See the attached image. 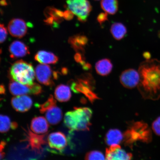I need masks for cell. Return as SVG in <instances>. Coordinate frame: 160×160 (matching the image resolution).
<instances>
[{
    "instance_id": "cell-10",
    "label": "cell",
    "mask_w": 160,
    "mask_h": 160,
    "mask_svg": "<svg viewBox=\"0 0 160 160\" xmlns=\"http://www.w3.org/2000/svg\"><path fill=\"white\" fill-rule=\"evenodd\" d=\"M140 81L139 72L133 69L125 70L120 76L121 84L126 88L132 89L138 85Z\"/></svg>"
},
{
    "instance_id": "cell-17",
    "label": "cell",
    "mask_w": 160,
    "mask_h": 160,
    "mask_svg": "<svg viewBox=\"0 0 160 160\" xmlns=\"http://www.w3.org/2000/svg\"><path fill=\"white\" fill-rule=\"evenodd\" d=\"M49 127L47 120L43 117L33 118L31 121V129L34 133L38 134L47 133Z\"/></svg>"
},
{
    "instance_id": "cell-8",
    "label": "cell",
    "mask_w": 160,
    "mask_h": 160,
    "mask_svg": "<svg viewBox=\"0 0 160 160\" xmlns=\"http://www.w3.org/2000/svg\"><path fill=\"white\" fill-rule=\"evenodd\" d=\"M9 90L12 95L16 96L28 94L39 95L42 93V88L38 84L35 83L29 85L12 81L9 83Z\"/></svg>"
},
{
    "instance_id": "cell-4",
    "label": "cell",
    "mask_w": 160,
    "mask_h": 160,
    "mask_svg": "<svg viewBox=\"0 0 160 160\" xmlns=\"http://www.w3.org/2000/svg\"><path fill=\"white\" fill-rule=\"evenodd\" d=\"M10 75L14 81L23 85L34 83L35 72L31 64L23 60L16 62L10 68Z\"/></svg>"
},
{
    "instance_id": "cell-24",
    "label": "cell",
    "mask_w": 160,
    "mask_h": 160,
    "mask_svg": "<svg viewBox=\"0 0 160 160\" xmlns=\"http://www.w3.org/2000/svg\"><path fill=\"white\" fill-rule=\"evenodd\" d=\"M101 7L106 13L114 15L118 9V2L117 0H102Z\"/></svg>"
},
{
    "instance_id": "cell-14",
    "label": "cell",
    "mask_w": 160,
    "mask_h": 160,
    "mask_svg": "<svg viewBox=\"0 0 160 160\" xmlns=\"http://www.w3.org/2000/svg\"><path fill=\"white\" fill-rule=\"evenodd\" d=\"M11 103L14 109L20 112H25L29 111L32 105V99L27 95L13 97L11 100Z\"/></svg>"
},
{
    "instance_id": "cell-15",
    "label": "cell",
    "mask_w": 160,
    "mask_h": 160,
    "mask_svg": "<svg viewBox=\"0 0 160 160\" xmlns=\"http://www.w3.org/2000/svg\"><path fill=\"white\" fill-rule=\"evenodd\" d=\"M9 50L10 57L13 59L24 57L30 53L27 46L18 41L13 42L10 45Z\"/></svg>"
},
{
    "instance_id": "cell-25",
    "label": "cell",
    "mask_w": 160,
    "mask_h": 160,
    "mask_svg": "<svg viewBox=\"0 0 160 160\" xmlns=\"http://www.w3.org/2000/svg\"><path fill=\"white\" fill-rule=\"evenodd\" d=\"M18 127V124L16 122H11L9 118L7 116L1 115V126L0 131L1 133L7 132L11 129H15Z\"/></svg>"
},
{
    "instance_id": "cell-27",
    "label": "cell",
    "mask_w": 160,
    "mask_h": 160,
    "mask_svg": "<svg viewBox=\"0 0 160 160\" xmlns=\"http://www.w3.org/2000/svg\"><path fill=\"white\" fill-rule=\"evenodd\" d=\"M85 160H106L105 157L101 152L92 151L86 154Z\"/></svg>"
},
{
    "instance_id": "cell-22",
    "label": "cell",
    "mask_w": 160,
    "mask_h": 160,
    "mask_svg": "<svg viewBox=\"0 0 160 160\" xmlns=\"http://www.w3.org/2000/svg\"><path fill=\"white\" fill-rule=\"evenodd\" d=\"M56 99L60 102L69 101L71 97L70 88L68 86L61 84L56 88L55 91Z\"/></svg>"
},
{
    "instance_id": "cell-7",
    "label": "cell",
    "mask_w": 160,
    "mask_h": 160,
    "mask_svg": "<svg viewBox=\"0 0 160 160\" xmlns=\"http://www.w3.org/2000/svg\"><path fill=\"white\" fill-rule=\"evenodd\" d=\"M69 10L77 16L79 21L84 22L87 21L92 8L88 0H67Z\"/></svg>"
},
{
    "instance_id": "cell-26",
    "label": "cell",
    "mask_w": 160,
    "mask_h": 160,
    "mask_svg": "<svg viewBox=\"0 0 160 160\" xmlns=\"http://www.w3.org/2000/svg\"><path fill=\"white\" fill-rule=\"evenodd\" d=\"M56 100L54 99L53 96L50 95L47 101L42 104L38 105L40 112L42 114L44 113L47 110L52 107L56 105Z\"/></svg>"
},
{
    "instance_id": "cell-5",
    "label": "cell",
    "mask_w": 160,
    "mask_h": 160,
    "mask_svg": "<svg viewBox=\"0 0 160 160\" xmlns=\"http://www.w3.org/2000/svg\"><path fill=\"white\" fill-rule=\"evenodd\" d=\"M71 86L72 90L74 92L83 93L92 103L95 100L100 99L94 92L95 81L91 74L87 73L83 75L78 78L77 81L72 83Z\"/></svg>"
},
{
    "instance_id": "cell-20",
    "label": "cell",
    "mask_w": 160,
    "mask_h": 160,
    "mask_svg": "<svg viewBox=\"0 0 160 160\" xmlns=\"http://www.w3.org/2000/svg\"><path fill=\"white\" fill-rule=\"evenodd\" d=\"M62 110L57 105L53 106L45 112V117L48 122L52 125L58 124L62 118Z\"/></svg>"
},
{
    "instance_id": "cell-36",
    "label": "cell",
    "mask_w": 160,
    "mask_h": 160,
    "mask_svg": "<svg viewBox=\"0 0 160 160\" xmlns=\"http://www.w3.org/2000/svg\"><path fill=\"white\" fill-rule=\"evenodd\" d=\"M95 1H99V0H95Z\"/></svg>"
},
{
    "instance_id": "cell-1",
    "label": "cell",
    "mask_w": 160,
    "mask_h": 160,
    "mask_svg": "<svg viewBox=\"0 0 160 160\" xmlns=\"http://www.w3.org/2000/svg\"><path fill=\"white\" fill-rule=\"evenodd\" d=\"M140 81L138 88L145 99L157 101L160 98V61L146 60L139 66Z\"/></svg>"
},
{
    "instance_id": "cell-2",
    "label": "cell",
    "mask_w": 160,
    "mask_h": 160,
    "mask_svg": "<svg viewBox=\"0 0 160 160\" xmlns=\"http://www.w3.org/2000/svg\"><path fill=\"white\" fill-rule=\"evenodd\" d=\"M92 111L87 107H74L73 111L66 113L65 125L72 131H89L91 126Z\"/></svg>"
},
{
    "instance_id": "cell-12",
    "label": "cell",
    "mask_w": 160,
    "mask_h": 160,
    "mask_svg": "<svg viewBox=\"0 0 160 160\" xmlns=\"http://www.w3.org/2000/svg\"><path fill=\"white\" fill-rule=\"evenodd\" d=\"M48 143L51 148L62 151L67 147L68 141L66 136L61 132H54L48 136Z\"/></svg>"
},
{
    "instance_id": "cell-30",
    "label": "cell",
    "mask_w": 160,
    "mask_h": 160,
    "mask_svg": "<svg viewBox=\"0 0 160 160\" xmlns=\"http://www.w3.org/2000/svg\"><path fill=\"white\" fill-rule=\"evenodd\" d=\"M98 21L102 25L103 23L108 20V15L107 13H101L98 16Z\"/></svg>"
},
{
    "instance_id": "cell-28",
    "label": "cell",
    "mask_w": 160,
    "mask_h": 160,
    "mask_svg": "<svg viewBox=\"0 0 160 160\" xmlns=\"http://www.w3.org/2000/svg\"><path fill=\"white\" fill-rule=\"evenodd\" d=\"M152 129L156 135L160 136V117L154 121L152 125Z\"/></svg>"
},
{
    "instance_id": "cell-11",
    "label": "cell",
    "mask_w": 160,
    "mask_h": 160,
    "mask_svg": "<svg viewBox=\"0 0 160 160\" xmlns=\"http://www.w3.org/2000/svg\"><path fill=\"white\" fill-rule=\"evenodd\" d=\"M132 155L127 152L119 145L110 146L106 150V160H132Z\"/></svg>"
},
{
    "instance_id": "cell-21",
    "label": "cell",
    "mask_w": 160,
    "mask_h": 160,
    "mask_svg": "<svg viewBox=\"0 0 160 160\" xmlns=\"http://www.w3.org/2000/svg\"><path fill=\"white\" fill-rule=\"evenodd\" d=\"M113 65L111 60L105 58L99 60L95 64V69L98 74L102 76L109 75L112 70Z\"/></svg>"
},
{
    "instance_id": "cell-3",
    "label": "cell",
    "mask_w": 160,
    "mask_h": 160,
    "mask_svg": "<svg viewBox=\"0 0 160 160\" xmlns=\"http://www.w3.org/2000/svg\"><path fill=\"white\" fill-rule=\"evenodd\" d=\"M123 135V142L130 148L138 141L148 143L152 139L151 129L143 121L133 122L130 124Z\"/></svg>"
},
{
    "instance_id": "cell-33",
    "label": "cell",
    "mask_w": 160,
    "mask_h": 160,
    "mask_svg": "<svg viewBox=\"0 0 160 160\" xmlns=\"http://www.w3.org/2000/svg\"><path fill=\"white\" fill-rule=\"evenodd\" d=\"M143 56L146 60L150 59V58H151V55L148 52H145L143 53Z\"/></svg>"
},
{
    "instance_id": "cell-35",
    "label": "cell",
    "mask_w": 160,
    "mask_h": 160,
    "mask_svg": "<svg viewBox=\"0 0 160 160\" xmlns=\"http://www.w3.org/2000/svg\"><path fill=\"white\" fill-rule=\"evenodd\" d=\"M6 2L5 1V0H2L1 1V5H6Z\"/></svg>"
},
{
    "instance_id": "cell-9",
    "label": "cell",
    "mask_w": 160,
    "mask_h": 160,
    "mask_svg": "<svg viewBox=\"0 0 160 160\" xmlns=\"http://www.w3.org/2000/svg\"><path fill=\"white\" fill-rule=\"evenodd\" d=\"M35 76L40 83L47 86H52L53 79L58 78L57 72L52 71L51 67L45 65H38L35 69Z\"/></svg>"
},
{
    "instance_id": "cell-31",
    "label": "cell",
    "mask_w": 160,
    "mask_h": 160,
    "mask_svg": "<svg viewBox=\"0 0 160 160\" xmlns=\"http://www.w3.org/2000/svg\"><path fill=\"white\" fill-rule=\"evenodd\" d=\"M74 15L73 13L69 10H67L64 12L63 18L68 21H69L73 19Z\"/></svg>"
},
{
    "instance_id": "cell-6",
    "label": "cell",
    "mask_w": 160,
    "mask_h": 160,
    "mask_svg": "<svg viewBox=\"0 0 160 160\" xmlns=\"http://www.w3.org/2000/svg\"><path fill=\"white\" fill-rule=\"evenodd\" d=\"M23 129L25 138L21 141L27 142L28 144L25 148H30L36 153L41 154L43 150L42 146L47 143L45 137L47 133L43 135H39L33 133L28 126L27 129L24 128Z\"/></svg>"
},
{
    "instance_id": "cell-32",
    "label": "cell",
    "mask_w": 160,
    "mask_h": 160,
    "mask_svg": "<svg viewBox=\"0 0 160 160\" xmlns=\"http://www.w3.org/2000/svg\"><path fill=\"white\" fill-rule=\"evenodd\" d=\"M5 92V88L3 85L2 84L0 87V93L1 94H4Z\"/></svg>"
},
{
    "instance_id": "cell-18",
    "label": "cell",
    "mask_w": 160,
    "mask_h": 160,
    "mask_svg": "<svg viewBox=\"0 0 160 160\" xmlns=\"http://www.w3.org/2000/svg\"><path fill=\"white\" fill-rule=\"evenodd\" d=\"M124 135L120 130L112 129L109 130L106 134L105 139L107 144L109 146L119 145L123 142Z\"/></svg>"
},
{
    "instance_id": "cell-23",
    "label": "cell",
    "mask_w": 160,
    "mask_h": 160,
    "mask_svg": "<svg viewBox=\"0 0 160 160\" xmlns=\"http://www.w3.org/2000/svg\"><path fill=\"white\" fill-rule=\"evenodd\" d=\"M110 31L114 38L120 41L125 37L127 33V28L123 24L116 22L112 25Z\"/></svg>"
},
{
    "instance_id": "cell-16",
    "label": "cell",
    "mask_w": 160,
    "mask_h": 160,
    "mask_svg": "<svg viewBox=\"0 0 160 160\" xmlns=\"http://www.w3.org/2000/svg\"><path fill=\"white\" fill-rule=\"evenodd\" d=\"M69 43L72 47L78 53L84 55L85 48L88 45V39L85 35L78 34L69 38Z\"/></svg>"
},
{
    "instance_id": "cell-19",
    "label": "cell",
    "mask_w": 160,
    "mask_h": 160,
    "mask_svg": "<svg viewBox=\"0 0 160 160\" xmlns=\"http://www.w3.org/2000/svg\"><path fill=\"white\" fill-rule=\"evenodd\" d=\"M35 61L42 64H55L58 61V58L51 52L40 51L36 53Z\"/></svg>"
},
{
    "instance_id": "cell-29",
    "label": "cell",
    "mask_w": 160,
    "mask_h": 160,
    "mask_svg": "<svg viewBox=\"0 0 160 160\" xmlns=\"http://www.w3.org/2000/svg\"><path fill=\"white\" fill-rule=\"evenodd\" d=\"M1 43H2L4 42L7 39V37L8 32L7 29L6 28L4 25L2 24H1Z\"/></svg>"
},
{
    "instance_id": "cell-13",
    "label": "cell",
    "mask_w": 160,
    "mask_h": 160,
    "mask_svg": "<svg viewBox=\"0 0 160 160\" xmlns=\"http://www.w3.org/2000/svg\"><path fill=\"white\" fill-rule=\"evenodd\" d=\"M8 30L12 37L21 38L27 34V27L24 20L15 18L9 22L8 25Z\"/></svg>"
},
{
    "instance_id": "cell-34",
    "label": "cell",
    "mask_w": 160,
    "mask_h": 160,
    "mask_svg": "<svg viewBox=\"0 0 160 160\" xmlns=\"http://www.w3.org/2000/svg\"><path fill=\"white\" fill-rule=\"evenodd\" d=\"M62 73L64 74H66L68 72L66 68H63L62 70Z\"/></svg>"
}]
</instances>
